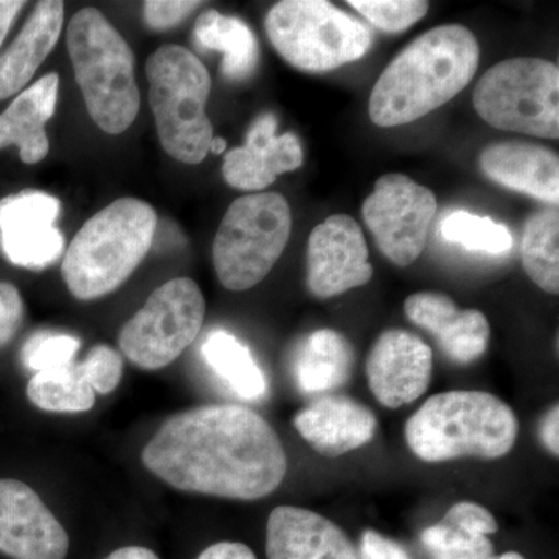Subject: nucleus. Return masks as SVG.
Returning a JSON list of instances; mask_svg holds the SVG:
<instances>
[{
    "label": "nucleus",
    "mask_w": 559,
    "mask_h": 559,
    "mask_svg": "<svg viewBox=\"0 0 559 559\" xmlns=\"http://www.w3.org/2000/svg\"><path fill=\"white\" fill-rule=\"evenodd\" d=\"M143 465L173 488L257 500L282 485L288 459L255 411L210 404L173 415L142 452Z\"/></svg>",
    "instance_id": "obj_1"
},
{
    "label": "nucleus",
    "mask_w": 559,
    "mask_h": 559,
    "mask_svg": "<svg viewBox=\"0 0 559 559\" xmlns=\"http://www.w3.org/2000/svg\"><path fill=\"white\" fill-rule=\"evenodd\" d=\"M479 61V43L463 25L423 33L396 55L374 84L371 121L392 128L423 119L468 86Z\"/></svg>",
    "instance_id": "obj_2"
},
{
    "label": "nucleus",
    "mask_w": 559,
    "mask_h": 559,
    "mask_svg": "<svg viewBox=\"0 0 559 559\" xmlns=\"http://www.w3.org/2000/svg\"><path fill=\"white\" fill-rule=\"evenodd\" d=\"M520 423L498 396L454 390L430 396L406 423V441L423 462L496 460L513 450Z\"/></svg>",
    "instance_id": "obj_3"
},
{
    "label": "nucleus",
    "mask_w": 559,
    "mask_h": 559,
    "mask_svg": "<svg viewBox=\"0 0 559 559\" xmlns=\"http://www.w3.org/2000/svg\"><path fill=\"white\" fill-rule=\"evenodd\" d=\"M156 227V210L135 198L95 213L66 250L61 271L70 293L95 300L120 288L150 252Z\"/></svg>",
    "instance_id": "obj_4"
},
{
    "label": "nucleus",
    "mask_w": 559,
    "mask_h": 559,
    "mask_svg": "<svg viewBox=\"0 0 559 559\" xmlns=\"http://www.w3.org/2000/svg\"><path fill=\"white\" fill-rule=\"evenodd\" d=\"M66 39L91 119L106 134L130 130L140 108L130 44L97 9L73 14Z\"/></svg>",
    "instance_id": "obj_5"
},
{
    "label": "nucleus",
    "mask_w": 559,
    "mask_h": 559,
    "mask_svg": "<svg viewBox=\"0 0 559 559\" xmlns=\"http://www.w3.org/2000/svg\"><path fill=\"white\" fill-rule=\"evenodd\" d=\"M146 79L162 148L182 164H201L215 138L205 112L212 90L207 68L186 47L170 44L151 55Z\"/></svg>",
    "instance_id": "obj_6"
},
{
    "label": "nucleus",
    "mask_w": 559,
    "mask_h": 559,
    "mask_svg": "<svg viewBox=\"0 0 559 559\" xmlns=\"http://www.w3.org/2000/svg\"><path fill=\"white\" fill-rule=\"evenodd\" d=\"M293 215L275 191L250 193L231 202L213 242L221 285L248 290L267 277L290 237Z\"/></svg>",
    "instance_id": "obj_7"
},
{
    "label": "nucleus",
    "mask_w": 559,
    "mask_h": 559,
    "mask_svg": "<svg viewBox=\"0 0 559 559\" xmlns=\"http://www.w3.org/2000/svg\"><path fill=\"white\" fill-rule=\"evenodd\" d=\"M264 25L280 57L304 72L342 68L371 47L366 24L323 0H283L272 7Z\"/></svg>",
    "instance_id": "obj_8"
},
{
    "label": "nucleus",
    "mask_w": 559,
    "mask_h": 559,
    "mask_svg": "<svg viewBox=\"0 0 559 559\" xmlns=\"http://www.w3.org/2000/svg\"><path fill=\"white\" fill-rule=\"evenodd\" d=\"M477 114L502 131L559 138V70L540 58H511L481 75L473 95Z\"/></svg>",
    "instance_id": "obj_9"
},
{
    "label": "nucleus",
    "mask_w": 559,
    "mask_h": 559,
    "mask_svg": "<svg viewBox=\"0 0 559 559\" xmlns=\"http://www.w3.org/2000/svg\"><path fill=\"white\" fill-rule=\"evenodd\" d=\"M204 316L205 300L197 282L173 278L154 290L121 329V353L140 369H164L193 344Z\"/></svg>",
    "instance_id": "obj_10"
},
{
    "label": "nucleus",
    "mask_w": 559,
    "mask_h": 559,
    "mask_svg": "<svg viewBox=\"0 0 559 559\" xmlns=\"http://www.w3.org/2000/svg\"><path fill=\"white\" fill-rule=\"evenodd\" d=\"M436 213V194L399 173L378 179L362 205L364 221L378 248L401 267L421 255Z\"/></svg>",
    "instance_id": "obj_11"
},
{
    "label": "nucleus",
    "mask_w": 559,
    "mask_h": 559,
    "mask_svg": "<svg viewBox=\"0 0 559 559\" xmlns=\"http://www.w3.org/2000/svg\"><path fill=\"white\" fill-rule=\"evenodd\" d=\"M308 288L319 299L341 296L373 277L364 231L348 215H333L308 240Z\"/></svg>",
    "instance_id": "obj_12"
},
{
    "label": "nucleus",
    "mask_w": 559,
    "mask_h": 559,
    "mask_svg": "<svg viewBox=\"0 0 559 559\" xmlns=\"http://www.w3.org/2000/svg\"><path fill=\"white\" fill-rule=\"evenodd\" d=\"M61 204L49 193L25 190L0 200V248L25 270H46L60 259L64 237L57 229Z\"/></svg>",
    "instance_id": "obj_13"
},
{
    "label": "nucleus",
    "mask_w": 559,
    "mask_h": 559,
    "mask_svg": "<svg viewBox=\"0 0 559 559\" xmlns=\"http://www.w3.org/2000/svg\"><path fill=\"white\" fill-rule=\"evenodd\" d=\"M0 551L13 559H64L69 536L35 489L0 479Z\"/></svg>",
    "instance_id": "obj_14"
},
{
    "label": "nucleus",
    "mask_w": 559,
    "mask_h": 559,
    "mask_svg": "<svg viewBox=\"0 0 559 559\" xmlns=\"http://www.w3.org/2000/svg\"><path fill=\"white\" fill-rule=\"evenodd\" d=\"M366 373L378 403L399 409L414 403L428 390L432 349L409 331H384L371 348Z\"/></svg>",
    "instance_id": "obj_15"
},
{
    "label": "nucleus",
    "mask_w": 559,
    "mask_h": 559,
    "mask_svg": "<svg viewBox=\"0 0 559 559\" xmlns=\"http://www.w3.org/2000/svg\"><path fill=\"white\" fill-rule=\"evenodd\" d=\"M274 114H263L253 121L246 145L224 157L223 176L234 189L263 191L280 175L297 170L304 164V150L294 132L277 135Z\"/></svg>",
    "instance_id": "obj_16"
},
{
    "label": "nucleus",
    "mask_w": 559,
    "mask_h": 559,
    "mask_svg": "<svg viewBox=\"0 0 559 559\" xmlns=\"http://www.w3.org/2000/svg\"><path fill=\"white\" fill-rule=\"evenodd\" d=\"M404 311L415 325L436 337L454 362H474L487 352L491 330L484 312L460 311L447 294H412L404 301Z\"/></svg>",
    "instance_id": "obj_17"
},
{
    "label": "nucleus",
    "mask_w": 559,
    "mask_h": 559,
    "mask_svg": "<svg viewBox=\"0 0 559 559\" xmlns=\"http://www.w3.org/2000/svg\"><path fill=\"white\" fill-rule=\"evenodd\" d=\"M479 165L492 182L557 207L559 159L546 146L521 140L489 143L481 150Z\"/></svg>",
    "instance_id": "obj_18"
},
{
    "label": "nucleus",
    "mask_w": 559,
    "mask_h": 559,
    "mask_svg": "<svg viewBox=\"0 0 559 559\" xmlns=\"http://www.w3.org/2000/svg\"><path fill=\"white\" fill-rule=\"evenodd\" d=\"M270 559H358L344 530L314 511L282 506L267 520Z\"/></svg>",
    "instance_id": "obj_19"
},
{
    "label": "nucleus",
    "mask_w": 559,
    "mask_h": 559,
    "mask_svg": "<svg viewBox=\"0 0 559 559\" xmlns=\"http://www.w3.org/2000/svg\"><path fill=\"white\" fill-rule=\"evenodd\" d=\"M304 440L325 457H340L366 447L377 433L373 412L349 396H323L294 417Z\"/></svg>",
    "instance_id": "obj_20"
},
{
    "label": "nucleus",
    "mask_w": 559,
    "mask_h": 559,
    "mask_svg": "<svg viewBox=\"0 0 559 559\" xmlns=\"http://www.w3.org/2000/svg\"><path fill=\"white\" fill-rule=\"evenodd\" d=\"M58 90L60 76L50 72L14 98L0 114V150L16 145L27 165L46 159L50 150L46 123L57 109Z\"/></svg>",
    "instance_id": "obj_21"
},
{
    "label": "nucleus",
    "mask_w": 559,
    "mask_h": 559,
    "mask_svg": "<svg viewBox=\"0 0 559 559\" xmlns=\"http://www.w3.org/2000/svg\"><path fill=\"white\" fill-rule=\"evenodd\" d=\"M64 25V2L44 0L33 10L32 16L0 55V102L20 94L46 61L60 39Z\"/></svg>",
    "instance_id": "obj_22"
},
{
    "label": "nucleus",
    "mask_w": 559,
    "mask_h": 559,
    "mask_svg": "<svg viewBox=\"0 0 559 559\" xmlns=\"http://www.w3.org/2000/svg\"><path fill=\"white\" fill-rule=\"evenodd\" d=\"M498 528V522L485 507L459 502L439 524L421 533V543L436 559H489L495 547L488 535Z\"/></svg>",
    "instance_id": "obj_23"
},
{
    "label": "nucleus",
    "mask_w": 559,
    "mask_h": 559,
    "mask_svg": "<svg viewBox=\"0 0 559 559\" xmlns=\"http://www.w3.org/2000/svg\"><path fill=\"white\" fill-rule=\"evenodd\" d=\"M355 352L345 336L334 330H318L297 349L294 374L307 393L341 388L352 378Z\"/></svg>",
    "instance_id": "obj_24"
},
{
    "label": "nucleus",
    "mask_w": 559,
    "mask_h": 559,
    "mask_svg": "<svg viewBox=\"0 0 559 559\" xmlns=\"http://www.w3.org/2000/svg\"><path fill=\"white\" fill-rule=\"evenodd\" d=\"M194 36L202 47L224 55V76L242 81L252 75L259 62V43L245 21L207 10L198 17Z\"/></svg>",
    "instance_id": "obj_25"
},
{
    "label": "nucleus",
    "mask_w": 559,
    "mask_h": 559,
    "mask_svg": "<svg viewBox=\"0 0 559 559\" xmlns=\"http://www.w3.org/2000/svg\"><path fill=\"white\" fill-rule=\"evenodd\" d=\"M205 364L238 396L259 400L266 395L267 382L250 349L227 331L215 330L201 347Z\"/></svg>",
    "instance_id": "obj_26"
},
{
    "label": "nucleus",
    "mask_w": 559,
    "mask_h": 559,
    "mask_svg": "<svg viewBox=\"0 0 559 559\" xmlns=\"http://www.w3.org/2000/svg\"><path fill=\"white\" fill-rule=\"evenodd\" d=\"M559 213L546 207L533 213L525 224L522 263L536 286L549 294L559 290Z\"/></svg>",
    "instance_id": "obj_27"
},
{
    "label": "nucleus",
    "mask_w": 559,
    "mask_h": 559,
    "mask_svg": "<svg viewBox=\"0 0 559 559\" xmlns=\"http://www.w3.org/2000/svg\"><path fill=\"white\" fill-rule=\"evenodd\" d=\"M27 396L36 407L49 412H86L95 403V392L76 364L39 371L28 382Z\"/></svg>",
    "instance_id": "obj_28"
},
{
    "label": "nucleus",
    "mask_w": 559,
    "mask_h": 559,
    "mask_svg": "<svg viewBox=\"0 0 559 559\" xmlns=\"http://www.w3.org/2000/svg\"><path fill=\"white\" fill-rule=\"evenodd\" d=\"M440 235L451 245L488 255H502L513 248V237L506 226L466 210L450 213L440 224Z\"/></svg>",
    "instance_id": "obj_29"
},
{
    "label": "nucleus",
    "mask_w": 559,
    "mask_h": 559,
    "mask_svg": "<svg viewBox=\"0 0 559 559\" xmlns=\"http://www.w3.org/2000/svg\"><path fill=\"white\" fill-rule=\"evenodd\" d=\"M359 14L382 32L399 33L426 16L429 3L423 0H349Z\"/></svg>",
    "instance_id": "obj_30"
},
{
    "label": "nucleus",
    "mask_w": 559,
    "mask_h": 559,
    "mask_svg": "<svg viewBox=\"0 0 559 559\" xmlns=\"http://www.w3.org/2000/svg\"><path fill=\"white\" fill-rule=\"evenodd\" d=\"M80 341L69 334L38 333L22 348L25 367L39 371L62 369L73 364Z\"/></svg>",
    "instance_id": "obj_31"
},
{
    "label": "nucleus",
    "mask_w": 559,
    "mask_h": 559,
    "mask_svg": "<svg viewBox=\"0 0 559 559\" xmlns=\"http://www.w3.org/2000/svg\"><path fill=\"white\" fill-rule=\"evenodd\" d=\"M76 366L81 377L86 380L92 390L103 395L114 392L123 377V358L119 352L108 345H97L92 348L86 359Z\"/></svg>",
    "instance_id": "obj_32"
},
{
    "label": "nucleus",
    "mask_w": 559,
    "mask_h": 559,
    "mask_svg": "<svg viewBox=\"0 0 559 559\" xmlns=\"http://www.w3.org/2000/svg\"><path fill=\"white\" fill-rule=\"evenodd\" d=\"M200 5L201 2L189 0H148L143 3V17L153 31H167L186 20Z\"/></svg>",
    "instance_id": "obj_33"
},
{
    "label": "nucleus",
    "mask_w": 559,
    "mask_h": 559,
    "mask_svg": "<svg viewBox=\"0 0 559 559\" xmlns=\"http://www.w3.org/2000/svg\"><path fill=\"white\" fill-rule=\"evenodd\" d=\"M24 320V300L11 283H0V348L16 336Z\"/></svg>",
    "instance_id": "obj_34"
},
{
    "label": "nucleus",
    "mask_w": 559,
    "mask_h": 559,
    "mask_svg": "<svg viewBox=\"0 0 559 559\" xmlns=\"http://www.w3.org/2000/svg\"><path fill=\"white\" fill-rule=\"evenodd\" d=\"M358 559H412L396 540L385 538L374 530H366L360 538Z\"/></svg>",
    "instance_id": "obj_35"
},
{
    "label": "nucleus",
    "mask_w": 559,
    "mask_h": 559,
    "mask_svg": "<svg viewBox=\"0 0 559 559\" xmlns=\"http://www.w3.org/2000/svg\"><path fill=\"white\" fill-rule=\"evenodd\" d=\"M198 559H257V557L246 544L218 543L207 547Z\"/></svg>",
    "instance_id": "obj_36"
},
{
    "label": "nucleus",
    "mask_w": 559,
    "mask_h": 559,
    "mask_svg": "<svg viewBox=\"0 0 559 559\" xmlns=\"http://www.w3.org/2000/svg\"><path fill=\"white\" fill-rule=\"evenodd\" d=\"M558 423L559 407L555 404V407H551L549 414L544 418L543 425H540V439H543L544 447H546L555 457H558L559 454Z\"/></svg>",
    "instance_id": "obj_37"
},
{
    "label": "nucleus",
    "mask_w": 559,
    "mask_h": 559,
    "mask_svg": "<svg viewBox=\"0 0 559 559\" xmlns=\"http://www.w3.org/2000/svg\"><path fill=\"white\" fill-rule=\"evenodd\" d=\"M25 2L16 0H0V47L9 35L11 25L16 20L17 14L24 9Z\"/></svg>",
    "instance_id": "obj_38"
},
{
    "label": "nucleus",
    "mask_w": 559,
    "mask_h": 559,
    "mask_svg": "<svg viewBox=\"0 0 559 559\" xmlns=\"http://www.w3.org/2000/svg\"><path fill=\"white\" fill-rule=\"evenodd\" d=\"M105 559H160L154 554L153 550L146 549V547L140 546H128L121 547V549L112 551L109 557Z\"/></svg>",
    "instance_id": "obj_39"
},
{
    "label": "nucleus",
    "mask_w": 559,
    "mask_h": 559,
    "mask_svg": "<svg viewBox=\"0 0 559 559\" xmlns=\"http://www.w3.org/2000/svg\"><path fill=\"white\" fill-rule=\"evenodd\" d=\"M226 140L223 138H213L212 145H210V153L223 154L226 151Z\"/></svg>",
    "instance_id": "obj_40"
},
{
    "label": "nucleus",
    "mask_w": 559,
    "mask_h": 559,
    "mask_svg": "<svg viewBox=\"0 0 559 559\" xmlns=\"http://www.w3.org/2000/svg\"><path fill=\"white\" fill-rule=\"evenodd\" d=\"M489 559H525L522 555L516 554V551H509V554L502 555L499 558H489Z\"/></svg>",
    "instance_id": "obj_41"
}]
</instances>
